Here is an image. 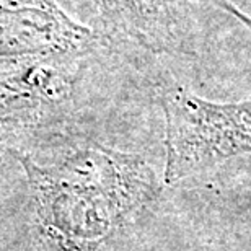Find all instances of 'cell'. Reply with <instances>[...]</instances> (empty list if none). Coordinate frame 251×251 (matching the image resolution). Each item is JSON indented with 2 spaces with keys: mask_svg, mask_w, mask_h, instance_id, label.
Returning <instances> with one entry per match:
<instances>
[{
  "mask_svg": "<svg viewBox=\"0 0 251 251\" xmlns=\"http://www.w3.org/2000/svg\"><path fill=\"white\" fill-rule=\"evenodd\" d=\"M168 183L251 153V98L217 103L176 88L163 100Z\"/></svg>",
  "mask_w": 251,
  "mask_h": 251,
  "instance_id": "obj_1",
  "label": "cell"
},
{
  "mask_svg": "<svg viewBox=\"0 0 251 251\" xmlns=\"http://www.w3.org/2000/svg\"><path fill=\"white\" fill-rule=\"evenodd\" d=\"M95 39L57 0H0V69L78 56Z\"/></svg>",
  "mask_w": 251,
  "mask_h": 251,
  "instance_id": "obj_2",
  "label": "cell"
},
{
  "mask_svg": "<svg viewBox=\"0 0 251 251\" xmlns=\"http://www.w3.org/2000/svg\"><path fill=\"white\" fill-rule=\"evenodd\" d=\"M109 36L160 51L178 39L186 0H78Z\"/></svg>",
  "mask_w": 251,
  "mask_h": 251,
  "instance_id": "obj_3",
  "label": "cell"
}]
</instances>
